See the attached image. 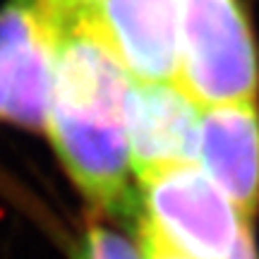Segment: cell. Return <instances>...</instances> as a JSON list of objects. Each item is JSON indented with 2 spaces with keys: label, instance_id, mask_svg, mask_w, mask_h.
<instances>
[{
  "label": "cell",
  "instance_id": "cell-1",
  "mask_svg": "<svg viewBox=\"0 0 259 259\" xmlns=\"http://www.w3.org/2000/svg\"><path fill=\"white\" fill-rule=\"evenodd\" d=\"M41 17L53 41L51 101L44 132L87 202L111 216L132 213L127 144L132 77L84 10L41 12Z\"/></svg>",
  "mask_w": 259,
  "mask_h": 259
},
{
  "label": "cell",
  "instance_id": "cell-2",
  "mask_svg": "<svg viewBox=\"0 0 259 259\" xmlns=\"http://www.w3.org/2000/svg\"><path fill=\"white\" fill-rule=\"evenodd\" d=\"M178 82L202 108L259 99V44L242 0H180Z\"/></svg>",
  "mask_w": 259,
  "mask_h": 259
},
{
  "label": "cell",
  "instance_id": "cell-3",
  "mask_svg": "<svg viewBox=\"0 0 259 259\" xmlns=\"http://www.w3.org/2000/svg\"><path fill=\"white\" fill-rule=\"evenodd\" d=\"M142 211L163 242L190 259H233L254 240L247 221L197 163L161 168L139 178Z\"/></svg>",
  "mask_w": 259,
  "mask_h": 259
},
{
  "label": "cell",
  "instance_id": "cell-4",
  "mask_svg": "<svg viewBox=\"0 0 259 259\" xmlns=\"http://www.w3.org/2000/svg\"><path fill=\"white\" fill-rule=\"evenodd\" d=\"M53 41L34 0L0 8V122L44 132L51 101Z\"/></svg>",
  "mask_w": 259,
  "mask_h": 259
},
{
  "label": "cell",
  "instance_id": "cell-5",
  "mask_svg": "<svg viewBox=\"0 0 259 259\" xmlns=\"http://www.w3.org/2000/svg\"><path fill=\"white\" fill-rule=\"evenodd\" d=\"M82 10L135 82L178 79L180 0H92Z\"/></svg>",
  "mask_w": 259,
  "mask_h": 259
},
{
  "label": "cell",
  "instance_id": "cell-6",
  "mask_svg": "<svg viewBox=\"0 0 259 259\" xmlns=\"http://www.w3.org/2000/svg\"><path fill=\"white\" fill-rule=\"evenodd\" d=\"M202 106L178 79L135 82L127 96V144L135 178L197 163Z\"/></svg>",
  "mask_w": 259,
  "mask_h": 259
},
{
  "label": "cell",
  "instance_id": "cell-7",
  "mask_svg": "<svg viewBox=\"0 0 259 259\" xmlns=\"http://www.w3.org/2000/svg\"><path fill=\"white\" fill-rule=\"evenodd\" d=\"M197 166L247 221L254 223L259 211L257 99L202 108Z\"/></svg>",
  "mask_w": 259,
  "mask_h": 259
},
{
  "label": "cell",
  "instance_id": "cell-8",
  "mask_svg": "<svg viewBox=\"0 0 259 259\" xmlns=\"http://www.w3.org/2000/svg\"><path fill=\"white\" fill-rule=\"evenodd\" d=\"M79 259H142V254L120 233L101 223H92L79 242Z\"/></svg>",
  "mask_w": 259,
  "mask_h": 259
},
{
  "label": "cell",
  "instance_id": "cell-9",
  "mask_svg": "<svg viewBox=\"0 0 259 259\" xmlns=\"http://www.w3.org/2000/svg\"><path fill=\"white\" fill-rule=\"evenodd\" d=\"M137 233H139L137 250L142 254V259H190L185 254H180L178 250H173L168 242L161 240L142 219H137Z\"/></svg>",
  "mask_w": 259,
  "mask_h": 259
},
{
  "label": "cell",
  "instance_id": "cell-10",
  "mask_svg": "<svg viewBox=\"0 0 259 259\" xmlns=\"http://www.w3.org/2000/svg\"><path fill=\"white\" fill-rule=\"evenodd\" d=\"M38 5V10L44 12H53V10H63L67 5V0H34Z\"/></svg>",
  "mask_w": 259,
  "mask_h": 259
},
{
  "label": "cell",
  "instance_id": "cell-11",
  "mask_svg": "<svg viewBox=\"0 0 259 259\" xmlns=\"http://www.w3.org/2000/svg\"><path fill=\"white\" fill-rule=\"evenodd\" d=\"M92 0H67V5H65L63 10H53V12H70V10H82V8H87ZM44 12V10H41Z\"/></svg>",
  "mask_w": 259,
  "mask_h": 259
}]
</instances>
